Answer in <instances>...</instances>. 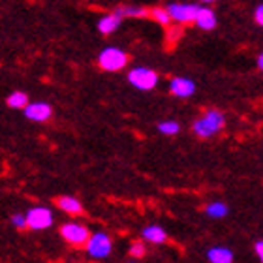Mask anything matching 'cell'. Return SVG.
Instances as JSON below:
<instances>
[{
	"label": "cell",
	"instance_id": "1",
	"mask_svg": "<svg viewBox=\"0 0 263 263\" xmlns=\"http://www.w3.org/2000/svg\"><path fill=\"white\" fill-rule=\"evenodd\" d=\"M226 128V115L220 109H207L192 122V134L199 139H211Z\"/></svg>",
	"mask_w": 263,
	"mask_h": 263
},
{
	"label": "cell",
	"instance_id": "2",
	"mask_svg": "<svg viewBox=\"0 0 263 263\" xmlns=\"http://www.w3.org/2000/svg\"><path fill=\"white\" fill-rule=\"evenodd\" d=\"M128 62H130V55L117 45H107L100 51L98 55V66L104 71H109V73L122 71L128 66Z\"/></svg>",
	"mask_w": 263,
	"mask_h": 263
},
{
	"label": "cell",
	"instance_id": "3",
	"mask_svg": "<svg viewBox=\"0 0 263 263\" xmlns=\"http://www.w3.org/2000/svg\"><path fill=\"white\" fill-rule=\"evenodd\" d=\"M85 250H87L88 258L96 259V261L107 259L113 254V239L107 231H94L85 242Z\"/></svg>",
	"mask_w": 263,
	"mask_h": 263
},
{
	"label": "cell",
	"instance_id": "4",
	"mask_svg": "<svg viewBox=\"0 0 263 263\" xmlns=\"http://www.w3.org/2000/svg\"><path fill=\"white\" fill-rule=\"evenodd\" d=\"M126 79L132 87L137 88V90H143V92L154 90L160 83L158 71L153 70V68H147V66H136V68H132L128 71Z\"/></svg>",
	"mask_w": 263,
	"mask_h": 263
},
{
	"label": "cell",
	"instance_id": "5",
	"mask_svg": "<svg viewBox=\"0 0 263 263\" xmlns=\"http://www.w3.org/2000/svg\"><path fill=\"white\" fill-rule=\"evenodd\" d=\"M25 218H27V230L32 231H45L55 224V213L45 205L30 207L25 213Z\"/></svg>",
	"mask_w": 263,
	"mask_h": 263
},
{
	"label": "cell",
	"instance_id": "6",
	"mask_svg": "<svg viewBox=\"0 0 263 263\" xmlns=\"http://www.w3.org/2000/svg\"><path fill=\"white\" fill-rule=\"evenodd\" d=\"M199 6L201 4H196V2H171V4L165 6V10L170 13L171 23L182 27V25H192Z\"/></svg>",
	"mask_w": 263,
	"mask_h": 263
},
{
	"label": "cell",
	"instance_id": "7",
	"mask_svg": "<svg viewBox=\"0 0 263 263\" xmlns=\"http://www.w3.org/2000/svg\"><path fill=\"white\" fill-rule=\"evenodd\" d=\"M59 233L68 245L79 248L85 247V242L90 235V230L81 222H64V224L59 226Z\"/></svg>",
	"mask_w": 263,
	"mask_h": 263
},
{
	"label": "cell",
	"instance_id": "8",
	"mask_svg": "<svg viewBox=\"0 0 263 263\" xmlns=\"http://www.w3.org/2000/svg\"><path fill=\"white\" fill-rule=\"evenodd\" d=\"M23 111H25V117H27L28 121L40 122V124L51 121V117H53V107H51V104L42 102V100H38V102H28Z\"/></svg>",
	"mask_w": 263,
	"mask_h": 263
},
{
	"label": "cell",
	"instance_id": "9",
	"mask_svg": "<svg viewBox=\"0 0 263 263\" xmlns=\"http://www.w3.org/2000/svg\"><path fill=\"white\" fill-rule=\"evenodd\" d=\"M170 92L173 94L175 98L188 100L196 94V83H194L190 77L177 76L170 81Z\"/></svg>",
	"mask_w": 263,
	"mask_h": 263
},
{
	"label": "cell",
	"instance_id": "10",
	"mask_svg": "<svg viewBox=\"0 0 263 263\" xmlns=\"http://www.w3.org/2000/svg\"><path fill=\"white\" fill-rule=\"evenodd\" d=\"M194 25L201 30H214L216 25H218V17H216V11L209 6H199L197 10V15L194 19Z\"/></svg>",
	"mask_w": 263,
	"mask_h": 263
},
{
	"label": "cell",
	"instance_id": "11",
	"mask_svg": "<svg viewBox=\"0 0 263 263\" xmlns=\"http://www.w3.org/2000/svg\"><path fill=\"white\" fill-rule=\"evenodd\" d=\"M122 25V17L117 13V11H111V13H105L98 19L96 23V28H98L100 34H104V36H111V34H115Z\"/></svg>",
	"mask_w": 263,
	"mask_h": 263
},
{
	"label": "cell",
	"instance_id": "12",
	"mask_svg": "<svg viewBox=\"0 0 263 263\" xmlns=\"http://www.w3.org/2000/svg\"><path fill=\"white\" fill-rule=\"evenodd\" d=\"M55 203L62 213L70 214V216H81V214L85 213V207H83L81 199L76 196H59Z\"/></svg>",
	"mask_w": 263,
	"mask_h": 263
},
{
	"label": "cell",
	"instance_id": "13",
	"mask_svg": "<svg viewBox=\"0 0 263 263\" xmlns=\"http://www.w3.org/2000/svg\"><path fill=\"white\" fill-rule=\"evenodd\" d=\"M141 239L151 245H164L167 242V231L160 224H148L141 230Z\"/></svg>",
	"mask_w": 263,
	"mask_h": 263
},
{
	"label": "cell",
	"instance_id": "14",
	"mask_svg": "<svg viewBox=\"0 0 263 263\" xmlns=\"http://www.w3.org/2000/svg\"><path fill=\"white\" fill-rule=\"evenodd\" d=\"M207 259L209 263H233L235 261V254L231 248L216 245V247H211L207 250Z\"/></svg>",
	"mask_w": 263,
	"mask_h": 263
},
{
	"label": "cell",
	"instance_id": "15",
	"mask_svg": "<svg viewBox=\"0 0 263 263\" xmlns=\"http://www.w3.org/2000/svg\"><path fill=\"white\" fill-rule=\"evenodd\" d=\"M122 19H145L148 17V10L143 6H134V4H124L119 10H115Z\"/></svg>",
	"mask_w": 263,
	"mask_h": 263
},
{
	"label": "cell",
	"instance_id": "16",
	"mask_svg": "<svg viewBox=\"0 0 263 263\" xmlns=\"http://www.w3.org/2000/svg\"><path fill=\"white\" fill-rule=\"evenodd\" d=\"M205 214L213 220H222L230 214V205L224 201H211L205 207Z\"/></svg>",
	"mask_w": 263,
	"mask_h": 263
},
{
	"label": "cell",
	"instance_id": "17",
	"mask_svg": "<svg viewBox=\"0 0 263 263\" xmlns=\"http://www.w3.org/2000/svg\"><path fill=\"white\" fill-rule=\"evenodd\" d=\"M30 102L28 98V94L25 90H13V92L6 98V105L10 107V109H25V105Z\"/></svg>",
	"mask_w": 263,
	"mask_h": 263
},
{
	"label": "cell",
	"instance_id": "18",
	"mask_svg": "<svg viewBox=\"0 0 263 263\" xmlns=\"http://www.w3.org/2000/svg\"><path fill=\"white\" fill-rule=\"evenodd\" d=\"M148 17H153L154 21L158 23V25H162V27H165V28L171 25L170 13H167V10L162 8V6H156V8H153V10H148Z\"/></svg>",
	"mask_w": 263,
	"mask_h": 263
},
{
	"label": "cell",
	"instance_id": "19",
	"mask_svg": "<svg viewBox=\"0 0 263 263\" xmlns=\"http://www.w3.org/2000/svg\"><path fill=\"white\" fill-rule=\"evenodd\" d=\"M156 128H158V132L162 134V136H177V134L181 132V124H179L177 121H173V119L160 121L158 124H156Z\"/></svg>",
	"mask_w": 263,
	"mask_h": 263
},
{
	"label": "cell",
	"instance_id": "20",
	"mask_svg": "<svg viewBox=\"0 0 263 263\" xmlns=\"http://www.w3.org/2000/svg\"><path fill=\"white\" fill-rule=\"evenodd\" d=\"M128 254H130L134 259H141L145 258V254H147V242L143 241H132L130 248H128Z\"/></svg>",
	"mask_w": 263,
	"mask_h": 263
},
{
	"label": "cell",
	"instance_id": "21",
	"mask_svg": "<svg viewBox=\"0 0 263 263\" xmlns=\"http://www.w3.org/2000/svg\"><path fill=\"white\" fill-rule=\"evenodd\" d=\"M10 222L15 230H19V231L27 230V218H25V213H13L10 216Z\"/></svg>",
	"mask_w": 263,
	"mask_h": 263
},
{
	"label": "cell",
	"instance_id": "22",
	"mask_svg": "<svg viewBox=\"0 0 263 263\" xmlns=\"http://www.w3.org/2000/svg\"><path fill=\"white\" fill-rule=\"evenodd\" d=\"M254 23H256L258 27L263 25V4L256 6V10H254Z\"/></svg>",
	"mask_w": 263,
	"mask_h": 263
},
{
	"label": "cell",
	"instance_id": "23",
	"mask_svg": "<svg viewBox=\"0 0 263 263\" xmlns=\"http://www.w3.org/2000/svg\"><path fill=\"white\" fill-rule=\"evenodd\" d=\"M254 254H256L259 259H263V241H261V239L254 242Z\"/></svg>",
	"mask_w": 263,
	"mask_h": 263
},
{
	"label": "cell",
	"instance_id": "24",
	"mask_svg": "<svg viewBox=\"0 0 263 263\" xmlns=\"http://www.w3.org/2000/svg\"><path fill=\"white\" fill-rule=\"evenodd\" d=\"M256 66H258V70H263V53H259L256 59Z\"/></svg>",
	"mask_w": 263,
	"mask_h": 263
},
{
	"label": "cell",
	"instance_id": "25",
	"mask_svg": "<svg viewBox=\"0 0 263 263\" xmlns=\"http://www.w3.org/2000/svg\"><path fill=\"white\" fill-rule=\"evenodd\" d=\"M197 2H201V4H213L216 0H197Z\"/></svg>",
	"mask_w": 263,
	"mask_h": 263
},
{
	"label": "cell",
	"instance_id": "26",
	"mask_svg": "<svg viewBox=\"0 0 263 263\" xmlns=\"http://www.w3.org/2000/svg\"><path fill=\"white\" fill-rule=\"evenodd\" d=\"M126 263H137L136 259H130V261H126Z\"/></svg>",
	"mask_w": 263,
	"mask_h": 263
}]
</instances>
